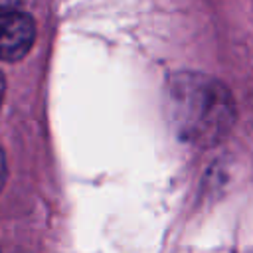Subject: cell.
I'll return each mask as SVG.
<instances>
[{"label": "cell", "instance_id": "3", "mask_svg": "<svg viewBox=\"0 0 253 253\" xmlns=\"http://www.w3.org/2000/svg\"><path fill=\"white\" fill-rule=\"evenodd\" d=\"M6 158H4V150H2V146H0V190H2V186H4V182H6Z\"/></svg>", "mask_w": 253, "mask_h": 253}, {"label": "cell", "instance_id": "4", "mask_svg": "<svg viewBox=\"0 0 253 253\" xmlns=\"http://www.w3.org/2000/svg\"><path fill=\"white\" fill-rule=\"evenodd\" d=\"M4 91H6V83H4V75L0 73V105H2V99H4Z\"/></svg>", "mask_w": 253, "mask_h": 253}, {"label": "cell", "instance_id": "2", "mask_svg": "<svg viewBox=\"0 0 253 253\" xmlns=\"http://www.w3.org/2000/svg\"><path fill=\"white\" fill-rule=\"evenodd\" d=\"M36 40V24L18 4L0 2V61L24 57Z\"/></svg>", "mask_w": 253, "mask_h": 253}, {"label": "cell", "instance_id": "1", "mask_svg": "<svg viewBox=\"0 0 253 253\" xmlns=\"http://www.w3.org/2000/svg\"><path fill=\"white\" fill-rule=\"evenodd\" d=\"M166 117L178 140L210 148L229 134L235 123V101L219 79L182 71L168 79Z\"/></svg>", "mask_w": 253, "mask_h": 253}]
</instances>
